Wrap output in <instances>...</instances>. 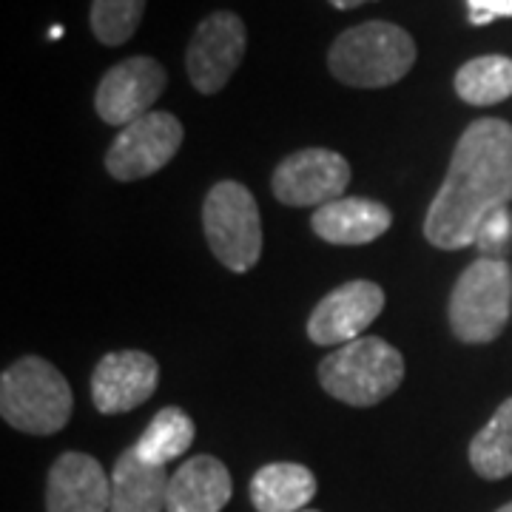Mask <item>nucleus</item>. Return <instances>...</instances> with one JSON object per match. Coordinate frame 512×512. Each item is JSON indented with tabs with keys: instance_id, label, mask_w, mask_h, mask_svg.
Listing matches in <instances>:
<instances>
[{
	"instance_id": "423d86ee",
	"label": "nucleus",
	"mask_w": 512,
	"mask_h": 512,
	"mask_svg": "<svg viewBox=\"0 0 512 512\" xmlns=\"http://www.w3.org/2000/svg\"><path fill=\"white\" fill-rule=\"evenodd\" d=\"M202 228L214 256L234 274L251 271L262 254V222L254 194L242 183H217L202 205Z\"/></svg>"
},
{
	"instance_id": "2eb2a0df",
	"label": "nucleus",
	"mask_w": 512,
	"mask_h": 512,
	"mask_svg": "<svg viewBox=\"0 0 512 512\" xmlns=\"http://www.w3.org/2000/svg\"><path fill=\"white\" fill-rule=\"evenodd\" d=\"M390 208L365 197H339L313 211V231L330 245H367L390 228Z\"/></svg>"
},
{
	"instance_id": "6e6552de",
	"label": "nucleus",
	"mask_w": 512,
	"mask_h": 512,
	"mask_svg": "<svg viewBox=\"0 0 512 512\" xmlns=\"http://www.w3.org/2000/svg\"><path fill=\"white\" fill-rule=\"evenodd\" d=\"M350 183V165L330 148H305L276 165L274 197L291 208H322L345 197Z\"/></svg>"
},
{
	"instance_id": "f8f14e48",
	"label": "nucleus",
	"mask_w": 512,
	"mask_h": 512,
	"mask_svg": "<svg viewBox=\"0 0 512 512\" xmlns=\"http://www.w3.org/2000/svg\"><path fill=\"white\" fill-rule=\"evenodd\" d=\"M160 382L157 359L143 350H117L100 359L92 373L94 407L106 416L128 413L148 402Z\"/></svg>"
},
{
	"instance_id": "9b49d317",
	"label": "nucleus",
	"mask_w": 512,
	"mask_h": 512,
	"mask_svg": "<svg viewBox=\"0 0 512 512\" xmlns=\"http://www.w3.org/2000/svg\"><path fill=\"white\" fill-rule=\"evenodd\" d=\"M384 308V291L370 279H353L330 291L308 319L313 345H348L362 339Z\"/></svg>"
},
{
	"instance_id": "6ab92c4d",
	"label": "nucleus",
	"mask_w": 512,
	"mask_h": 512,
	"mask_svg": "<svg viewBox=\"0 0 512 512\" xmlns=\"http://www.w3.org/2000/svg\"><path fill=\"white\" fill-rule=\"evenodd\" d=\"M456 94L470 106H495L512 94V60L484 55L456 72Z\"/></svg>"
},
{
	"instance_id": "412c9836",
	"label": "nucleus",
	"mask_w": 512,
	"mask_h": 512,
	"mask_svg": "<svg viewBox=\"0 0 512 512\" xmlns=\"http://www.w3.org/2000/svg\"><path fill=\"white\" fill-rule=\"evenodd\" d=\"M146 0H92V32L103 46H120L137 32Z\"/></svg>"
},
{
	"instance_id": "a211bd4d",
	"label": "nucleus",
	"mask_w": 512,
	"mask_h": 512,
	"mask_svg": "<svg viewBox=\"0 0 512 512\" xmlns=\"http://www.w3.org/2000/svg\"><path fill=\"white\" fill-rule=\"evenodd\" d=\"M194 436H197V427L188 419V413H183L180 407H163L146 427V433L131 447L148 464L165 467L168 461L183 456L194 444Z\"/></svg>"
},
{
	"instance_id": "a878e982",
	"label": "nucleus",
	"mask_w": 512,
	"mask_h": 512,
	"mask_svg": "<svg viewBox=\"0 0 512 512\" xmlns=\"http://www.w3.org/2000/svg\"><path fill=\"white\" fill-rule=\"evenodd\" d=\"M302 512H316V510H302Z\"/></svg>"
},
{
	"instance_id": "4468645a",
	"label": "nucleus",
	"mask_w": 512,
	"mask_h": 512,
	"mask_svg": "<svg viewBox=\"0 0 512 512\" xmlns=\"http://www.w3.org/2000/svg\"><path fill=\"white\" fill-rule=\"evenodd\" d=\"M234 481L214 456H194L168 481L165 512H222L231 501Z\"/></svg>"
},
{
	"instance_id": "f03ea898",
	"label": "nucleus",
	"mask_w": 512,
	"mask_h": 512,
	"mask_svg": "<svg viewBox=\"0 0 512 512\" xmlns=\"http://www.w3.org/2000/svg\"><path fill=\"white\" fill-rule=\"evenodd\" d=\"M416 63L410 32L387 20H367L336 37L330 46V74L356 89H382L399 83Z\"/></svg>"
},
{
	"instance_id": "f3484780",
	"label": "nucleus",
	"mask_w": 512,
	"mask_h": 512,
	"mask_svg": "<svg viewBox=\"0 0 512 512\" xmlns=\"http://www.w3.org/2000/svg\"><path fill=\"white\" fill-rule=\"evenodd\" d=\"M316 495V476L293 461H274L251 478V504L256 512H302Z\"/></svg>"
},
{
	"instance_id": "aec40b11",
	"label": "nucleus",
	"mask_w": 512,
	"mask_h": 512,
	"mask_svg": "<svg viewBox=\"0 0 512 512\" xmlns=\"http://www.w3.org/2000/svg\"><path fill=\"white\" fill-rule=\"evenodd\" d=\"M470 464L487 481L512 476V399L495 410V416L470 444Z\"/></svg>"
},
{
	"instance_id": "1a4fd4ad",
	"label": "nucleus",
	"mask_w": 512,
	"mask_h": 512,
	"mask_svg": "<svg viewBox=\"0 0 512 512\" xmlns=\"http://www.w3.org/2000/svg\"><path fill=\"white\" fill-rule=\"evenodd\" d=\"M245 57V23L234 12H214L191 37L185 69L200 94H217Z\"/></svg>"
},
{
	"instance_id": "39448f33",
	"label": "nucleus",
	"mask_w": 512,
	"mask_h": 512,
	"mask_svg": "<svg viewBox=\"0 0 512 512\" xmlns=\"http://www.w3.org/2000/svg\"><path fill=\"white\" fill-rule=\"evenodd\" d=\"M512 268L507 259L478 256L450 296V328L464 345H487L510 322Z\"/></svg>"
},
{
	"instance_id": "7ed1b4c3",
	"label": "nucleus",
	"mask_w": 512,
	"mask_h": 512,
	"mask_svg": "<svg viewBox=\"0 0 512 512\" xmlns=\"http://www.w3.org/2000/svg\"><path fill=\"white\" fill-rule=\"evenodd\" d=\"M72 407L66 376L40 356L18 359L0 376V416L20 433L52 436L69 424Z\"/></svg>"
},
{
	"instance_id": "ddd939ff",
	"label": "nucleus",
	"mask_w": 512,
	"mask_h": 512,
	"mask_svg": "<svg viewBox=\"0 0 512 512\" xmlns=\"http://www.w3.org/2000/svg\"><path fill=\"white\" fill-rule=\"evenodd\" d=\"M111 478L86 453H63L49 470L46 512H109Z\"/></svg>"
},
{
	"instance_id": "f257e3e1",
	"label": "nucleus",
	"mask_w": 512,
	"mask_h": 512,
	"mask_svg": "<svg viewBox=\"0 0 512 512\" xmlns=\"http://www.w3.org/2000/svg\"><path fill=\"white\" fill-rule=\"evenodd\" d=\"M512 202V126L484 117L461 134L450 171L430 202L424 237L441 251L476 245L484 220Z\"/></svg>"
},
{
	"instance_id": "5701e85b",
	"label": "nucleus",
	"mask_w": 512,
	"mask_h": 512,
	"mask_svg": "<svg viewBox=\"0 0 512 512\" xmlns=\"http://www.w3.org/2000/svg\"><path fill=\"white\" fill-rule=\"evenodd\" d=\"M470 6V23L484 26L498 18H512V0H467Z\"/></svg>"
},
{
	"instance_id": "393cba45",
	"label": "nucleus",
	"mask_w": 512,
	"mask_h": 512,
	"mask_svg": "<svg viewBox=\"0 0 512 512\" xmlns=\"http://www.w3.org/2000/svg\"><path fill=\"white\" fill-rule=\"evenodd\" d=\"M498 512H512V501H510V504H504V507H501Z\"/></svg>"
},
{
	"instance_id": "b1692460",
	"label": "nucleus",
	"mask_w": 512,
	"mask_h": 512,
	"mask_svg": "<svg viewBox=\"0 0 512 512\" xmlns=\"http://www.w3.org/2000/svg\"><path fill=\"white\" fill-rule=\"evenodd\" d=\"M336 9H356V6H365L370 0H330Z\"/></svg>"
},
{
	"instance_id": "0eeeda50",
	"label": "nucleus",
	"mask_w": 512,
	"mask_h": 512,
	"mask_svg": "<svg viewBox=\"0 0 512 512\" xmlns=\"http://www.w3.org/2000/svg\"><path fill=\"white\" fill-rule=\"evenodd\" d=\"M183 146V123L168 111H151L126 126L106 154V168L114 180L134 183L157 174L174 160Z\"/></svg>"
},
{
	"instance_id": "20e7f679",
	"label": "nucleus",
	"mask_w": 512,
	"mask_h": 512,
	"mask_svg": "<svg viewBox=\"0 0 512 512\" xmlns=\"http://www.w3.org/2000/svg\"><path fill=\"white\" fill-rule=\"evenodd\" d=\"M404 359L379 336H362L336 348L319 365V382L333 399L353 407H373L399 390Z\"/></svg>"
},
{
	"instance_id": "dca6fc26",
	"label": "nucleus",
	"mask_w": 512,
	"mask_h": 512,
	"mask_svg": "<svg viewBox=\"0 0 512 512\" xmlns=\"http://www.w3.org/2000/svg\"><path fill=\"white\" fill-rule=\"evenodd\" d=\"M168 473L165 467L148 464L128 447L117 458L111 473L109 512H165L168 504Z\"/></svg>"
},
{
	"instance_id": "9d476101",
	"label": "nucleus",
	"mask_w": 512,
	"mask_h": 512,
	"mask_svg": "<svg viewBox=\"0 0 512 512\" xmlns=\"http://www.w3.org/2000/svg\"><path fill=\"white\" fill-rule=\"evenodd\" d=\"M165 69L154 57H128L111 66L94 94V109L109 126L126 128L151 114V106L165 89Z\"/></svg>"
},
{
	"instance_id": "4be33fe9",
	"label": "nucleus",
	"mask_w": 512,
	"mask_h": 512,
	"mask_svg": "<svg viewBox=\"0 0 512 512\" xmlns=\"http://www.w3.org/2000/svg\"><path fill=\"white\" fill-rule=\"evenodd\" d=\"M512 234V217L507 208H501V211H495L490 214L484 225H481V231H478L476 245L484 251V254H493L498 248H504V242L510 239Z\"/></svg>"
}]
</instances>
